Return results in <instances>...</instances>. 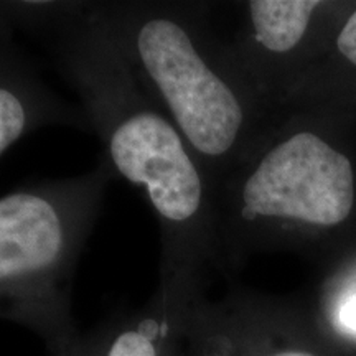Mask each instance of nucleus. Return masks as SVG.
<instances>
[{"label":"nucleus","instance_id":"2","mask_svg":"<svg viewBox=\"0 0 356 356\" xmlns=\"http://www.w3.org/2000/svg\"><path fill=\"white\" fill-rule=\"evenodd\" d=\"M114 178L102 155L83 175L0 197V318L37 333L50 355L79 337L71 307L74 270Z\"/></svg>","mask_w":356,"mask_h":356},{"label":"nucleus","instance_id":"4","mask_svg":"<svg viewBox=\"0 0 356 356\" xmlns=\"http://www.w3.org/2000/svg\"><path fill=\"white\" fill-rule=\"evenodd\" d=\"M353 202L350 160L312 132L275 142L234 191L236 216L248 226L273 221L335 226L348 218Z\"/></svg>","mask_w":356,"mask_h":356},{"label":"nucleus","instance_id":"10","mask_svg":"<svg viewBox=\"0 0 356 356\" xmlns=\"http://www.w3.org/2000/svg\"><path fill=\"white\" fill-rule=\"evenodd\" d=\"M338 318H340V323L343 325V328L351 333H356V293L341 304L340 312H338Z\"/></svg>","mask_w":356,"mask_h":356},{"label":"nucleus","instance_id":"9","mask_svg":"<svg viewBox=\"0 0 356 356\" xmlns=\"http://www.w3.org/2000/svg\"><path fill=\"white\" fill-rule=\"evenodd\" d=\"M338 50L343 55L346 60L356 65V10L353 15L350 17L343 29H341L340 35L337 40Z\"/></svg>","mask_w":356,"mask_h":356},{"label":"nucleus","instance_id":"3","mask_svg":"<svg viewBox=\"0 0 356 356\" xmlns=\"http://www.w3.org/2000/svg\"><path fill=\"white\" fill-rule=\"evenodd\" d=\"M109 32L150 96L172 119L208 177L234 154L248 111L204 42L197 6L97 2Z\"/></svg>","mask_w":356,"mask_h":356},{"label":"nucleus","instance_id":"5","mask_svg":"<svg viewBox=\"0 0 356 356\" xmlns=\"http://www.w3.org/2000/svg\"><path fill=\"white\" fill-rule=\"evenodd\" d=\"M13 33L0 10V157L37 129H91L81 106L65 101L40 78Z\"/></svg>","mask_w":356,"mask_h":356},{"label":"nucleus","instance_id":"11","mask_svg":"<svg viewBox=\"0 0 356 356\" xmlns=\"http://www.w3.org/2000/svg\"><path fill=\"white\" fill-rule=\"evenodd\" d=\"M186 356H203L195 353V351L188 350V345H186ZM261 356H315L309 353V351L304 350H280V351H273V353H267V355H261Z\"/></svg>","mask_w":356,"mask_h":356},{"label":"nucleus","instance_id":"6","mask_svg":"<svg viewBox=\"0 0 356 356\" xmlns=\"http://www.w3.org/2000/svg\"><path fill=\"white\" fill-rule=\"evenodd\" d=\"M198 293L159 286L149 302L102 327L101 356H186V332Z\"/></svg>","mask_w":356,"mask_h":356},{"label":"nucleus","instance_id":"1","mask_svg":"<svg viewBox=\"0 0 356 356\" xmlns=\"http://www.w3.org/2000/svg\"><path fill=\"white\" fill-rule=\"evenodd\" d=\"M115 177L140 191L160 226L159 286L198 292L211 239L210 177L129 65L97 2H71L48 32Z\"/></svg>","mask_w":356,"mask_h":356},{"label":"nucleus","instance_id":"7","mask_svg":"<svg viewBox=\"0 0 356 356\" xmlns=\"http://www.w3.org/2000/svg\"><path fill=\"white\" fill-rule=\"evenodd\" d=\"M315 0H252L248 3L251 37L269 55H287L299 47L309 29Z\"/></svg>","mask_w":356,"mask_h":356},{"label":"nucleus","instance_id":"8","mask_svg":"<svg viewBox=\"0 0 356 356\" xmlns=\"http://www.w3.org/2000/svg\"><path fill=\"white\" fill-rule=\"evenodd\" d=\"M102 348V327H96L95 330L81 335L65 350L53 353L50 356H101Z\"/></svg>","mask_w":356,"mask_h":356}]
</instances>
